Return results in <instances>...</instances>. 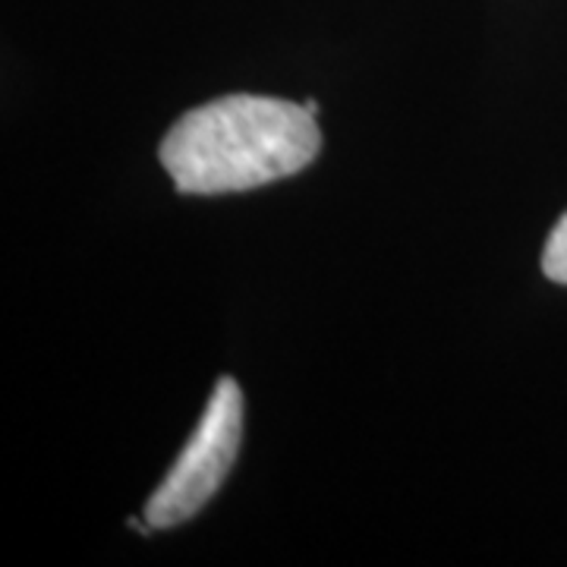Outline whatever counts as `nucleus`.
<instances>
[{"instance_id":"nucleus-2","label":"nucleus","mask_w":567,"mask_h":567,"mask_svg":"<svg viewBox=\"0 0 567 567\" xmlns=\"http://www.w3.org/2000/svg\"><path fill=\"white\" fill-rule=\"evenodd\" d=\"M244 442V391L224 375L212 391L205 413L181 457L167 470L162 486L145 502V524L171 529L196 517L215 492L224 486L227 473L237 464Z\"/></svg>"},{"instance_id":"nucleus-1","label":"nucleus","mask_w":567,"mask_h":567,"mask_svg":"<svg viewBox=\"0 0 567 567\" xmlns=\"http://www.w3.org/2000/svg\"><path fill=\"white\" fill-rule=\"evenodd\" d=\"M322 133L306 104L271 95H221L167 130L158 158L177 193L221 196L300 174L319 158Z\"/></svg>"},{"instance_id":"nucleus-3","label":"nucleus","mask_w":567,"mask_h":567,"mask_svg":"<svg viewBox=\"0 0 567 567\" xmlns=\"http://www.w3.org/2000/svg\"><path fill=\"white\" fill-rule=\"evenodd\" d=\"M543 271L548 281L567 284V212L551 227L546 246H543Z\"/></svg>"}]
</instances>
